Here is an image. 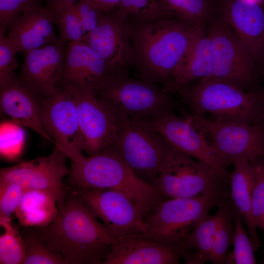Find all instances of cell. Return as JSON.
I'll use <instances>...</instances> for the list:
<instances>
[{
    "mask_svg": "<svg viewBox=\"0 0 264 264\" xmlns=\"http://www.w3.org/2000/svg\"><path fill=\"white\" fill-rule=\"evenodd\" d=\"M24 139V133L20 125L4 122L0 125V154L12 158L20 153Z\"/></svg>",
    "mask_w": 264,
    "mask_h": 264,
    "instance_id": "36",
    "label": "cell"
},
{
    "mask_svg": "<svg viewBox=\"0 0 264 264\" xmlns=\"http://www.w3.org/2000/svg\"><path fill=\"white\" fill-rule=\"evenodd\" d=\"M80 41L98 55L114 75L128 74L134 56L129 22L116 9L104 12L96 28Z\"/></svg>",
    "mask_w": 264,
    "mask_h": 264,
    "instance_id": "15",
    "label": "cell"
},
{
    "mask_svg": "<svg viewBox=\"0 0 264 264\" xmlns=\"http://www.w3.org/2000/svg\"></svg>",
    "mask_w": 264,
    "mask_h": 264,
    "instance_id": "45",
    "label": "cell"
},
{
    "mask_svg": "<svg viewBox=\"0 0 264 264\" xmlns=\"http://www.w3.org/2000/svg\"><path fill=\"white\" fill-rule=\"evenodd\" d=\"M94 5L105 12H109L116 9L121 0H89Z\"/></svg>",
    "mask_w": 264,
    "mask_h": 264,
    "instance_id": "40",
    "label": "cell"
},
{
    "mask_svg": "<svg viewBox=\"0 0 264 264\" xmlns=\"http://www.w3.org/2000/svg\"><path fill=\"white\" fill-rule=\"evenodd\" d=\"M129 22L132 65L139 78L164 84L187 52L199 26L169 17Z\"/></svg>",
    "mask_w": 264,
    "mask_h": 264,
    "instance_id": "2",
    "label": "cell"
},
{
    "mask_svg": "<svg viewBox=\"0 0 264 264\" xmlns=\"http://www.w3.org/2000/svg\"><path fill=\"white\" fill-rule=\"evenodd\" d=\"M260 166L261 168V170L263 173V175L264 176V154H263L261 160H260Z\"/></svg>",
    "mask_w": 264,
    "mask_h": 264,
    "instance_id": "42",
    "label": "cell"
},
{
    "mask_svg": "<svg viewBox=\"0 0 264 264\" xmlns=\"http://www.w3.org/2000/svg\"><path fill=\"white\" fill-rule=\"evenodd\" d=\"M256 164V179L252 194V214L253 221L264 232V176L260 163Z\"/></svg>",
    "mask_w": 264,
    "mask_h": 264,
    "instance_id": "38",
    "label": "cell"
},
{
    "mask_svg": "<svg viewBox=\"0 0 264 264\" xmlns=\"http://www.w3.org/2000/svg\"><path fill=\"white\" fill-rule=\"evenodd\" d=\"M219 210L208 215L193 229L179 247L181 258L187 264H203L209 262L219 220Z\"/></svg>",
    "mask_w": 264,
    "mask_h": 264,
    "instance_id": "26",
    "label": "cell"
},
{
    "mask_svg": "<svg viewBox=\"0 0 264 264\" xmlns=\"http://www.w3.org/2000/svg\"><path fill=\"white\" fill-rule=\"evenodd\" d=\"M114 146L136 176L152 186L172 148L147 124L128 118Z\"/></svg>",
    "mask_w": 264,
    "mask_h": 264,
    "instance_id": "9",
    "label": "cell"
},
{
    "mask_svg": "<svg viewBox=\"0 0 264 264\" xmlns=\"http://www.w3.org/2000/svg\"><path fill=\"white\" fill-rule=\"evenodd\" d=\"M57 206L52 222L34 227L41 238L63 256L66 264H102L112 250L115 237L72 190Z\"/></svg>",
    "mask_w": 264,
    "mask_h": 264,
    "instance_id": "1",
    "label": "cell"
},
{
    "mask_svg": "<svg viewBox=\"0 0 264 264\" xmlns=\"http://www.w3.org/2000/svg\"><path fill=\"white\" fill-rule=\"evenodd\" d=\"M25 190L18 183L0 178V222L11 220Z\"/></svg>",
    "mask_w": 264,
    "mask_h": 264,
    "instance_id": "34",
    "label": "cell"
},
{
    "mask_svg": "<svg viewBox=\"0 0 264 264\" xmlns=\"http://www.w3.org/2000/svg\"><path fill=\"white\" fill-rule=\"evenodd\" d=\"M144 122L171 147L208 165L228 183V165L187 118L170 110Z\"/></svg>",
    "mask_w": 264,
    "mask_h": 264,
    "instance_id": "13",
    "label": "cell"
},
{
    "mask_svg": "<svg viewBox=\"0 0 264 264\" xmlns=\"http://www.w3.org/2000/svg\"><path fill=\"white\" fill-rule=\"evenodd\" d=\"M67 156L58 146L46 156L38 157L11 167L1 168L0 178L18 183L25 189L49 192L62 204L66 195L64 177L68 174Z\"/></svg>",
    "mask_w": 264,
    "mask_h": 264,
    "instance_id": "16",
    "label": "cell"
},
{
    "mask_svg": "<svg viewBox=\"0 0 264 264\" xmlns=\"http://www.w3.org/2000/svg\"><path fill=\"white\" fill-rule=\"evenodd\" d=\"M75 5L85 35L96 28L105 12L89 0H81Z\"/></svg>",
    "mask_w": 264,
    "mask_h": 264,
    "instance_id": "39",
    "label": "cell"
},
{
    "mask_svg": "<svg viewBox=\"0 0 264 264\" xmlns=\"http://www.w3.org/2000/svg\"><path fill=\"white\" fill-rule=\"evenodd\" d=\"M218 208L220 217L209 262L214 264H225L233 242L234 207L231 199L227 197Z\"/></svg>",
    "mask_w": 264,
    "mask_h": 264,
    "instance_id": "28",
    "label": "cell"
},
{
    "mask_svg": "<svg viewBox=\"0 0 264 264\" xmlns=\"http://www.w3.org/2000/svg\"><path fill=\"white\" fill-rule=\"evenodd\" d=\"M116 10L132 22H148L164 17L159 0H121Z\"/></svg>",
    "mask_w": 264,
    "mask_h": 264,
    "instance_id": "32",
    "label": "cell"
},
{
    "mask_svg": "<svg viewBox=\"0 0 264 264\" xmlns=\"http://www.w3.org/2000/svg\"><path fill=\"white\" fill-rule=\"evenodd\" d=\"M252 0L255 1L256 2H257L259 3L264 4V0Z\"/></svg>",
    "mask_w": 264,
    "mask_h": 264,
    "instance_id": "43",
    "label": "cell"
},
{
    "mask_svg": "<svg viewBox=\"0 0 264 264\" xmlns=\"http://www.w3.org/2000/svg\"><path fill=\"white\" fill-rule=\"evenodd\" d=\"M52 10L43 6L23 12L13 19L6 29V37L26 53L60 40L55 31Z\"/></svg>",
    "mask_w": 264,
    "mask_h": 264,
    "instance_id": "22",
    "label": "cell"
},
{
    "mask_svg": "<svg viewBox=\"0 0 264 264\" xmlns=\"http://www.w3.org/2000/svg\"><path fill=\"white\" fill-rule=\"evenodd\" d=\"M45 126L55 142L71 161L85 156L73 93L56 86L41 97Z\"/></svg>",
    "mask_w": 264,
    "mask_h": 264,
    "instance_id": "14",
    "label": "cell"
},
{
    "mask_svg": "<svg viewBox=\"0 0 264 264\" xmlns=\"http://www.w3.org/2000/svg\"><path fill=\"white\" fill-rule=\"evenodd\" d=\"M75 4L51 9L54 24L59 28V38L68 44L80 41L85 35Z\"/></svg>",
    "mask_w": 264,
    "mask_h": 264,
    "instance_id": "33",
    "label": "cell"
},
{
    "mask_svg": "<svg viewBox=\"0 0 264 264\" xmlns=\"http://www.w3.org/2000/svg\"><path fill=\"white\" fill-rule=\"evenodd\" d=\"M229 175L230 199L234 208L246 225L255 251L261 246L257 227L252 218V194L256 179V164L246 161H237Z\"/></svg>",
    "mask_w": 264,
    "mask_h": 264,
    "instance_id": "24",
    "label": "cell"
},
{
    "mask_svg": "<svg viewBox=\"0 0 264 264\" xmlns=\"http://www.w3.org/2000/svg\"><path fill=\"white\" fill-rule=\"evenodd\" d=\"M213 71L210 39L204 26H199L189 48L162 88L169 93H177L196 81L212 77Z\"/></svg>",
    "mask_w": 264,
    "mask_h": 264,
    "instance_id": "23",
    "label": "cell"
},
{
    "mask_svg": "<svg viewBox=\"0 0 264 264\" xmlns=\"http://www.w3.org/2000/svg\"><path fill=\"white\" fill-rule=\"evenodd\" d=\"M177 93L192 113H209L225 122L264 123L263 93L212 77L198 80Z\"/></svg>",
    "mask_w": 264,
    "mask_h": 264,
    "instance_id": "4",
    "label": "cell"
},
{
    "mask_svg": "<svg viewBox=\"0 0 264 264\" xmlns=\"http://www.w3.org/2000/svg\"><path fill=\"white\" fill-rule=\"evenodd\" d=\"M179 250L143 237L140 234L115 237L112 250L102 264H177Z\"/></svg>",
    "mask_w": 264,
    "mask_h": 264,
    "instance_id": "21",
    "label": "cell"
},
{
    "mask_svg": "<svg viewBox=\"0 0 264 264\" xmlns=\"http://www.w3.org/2000/svg\"><path fill=\"white\" fill-rule=\"evenodd\" d=\"M0 224L4 229L0 237V264H22L25 247L18 228L12 220L0 221Z\"/></svg>",
    "mask_w": 264,
    "mask_h": 264,
    "instance_id": "31",
    "label": "cell"
},
{
    "mask_svg": "<svg viewBox=\"0 0 264 264\" xmlns=\"http://www.w3.org/2000/svg\"><path fill=\"white\" fill-rule=\"evenodd\" d=\"M20 52L18 44L5 35H0V86L16 76L18 66L16 54Z\"/></svg>",
    "mask_w": 264,
    "mask_h": 264,
    "instance_id": "35",
    "label": "cell"
},
{
    "mask_svg": "<svg viewBox=\"0 0 264 264\" xmlns=\"http://www.w3.org/2000/svg\"><path fill=\"white\" fill-rule=\"evenodd\" d=\"M21 234L25 247L22 264H66L63 256L53 250L34 227H23Z\"/></svg>",
    "mask_w": 264,
    "mask_h": 264,
    "instance_id": "29",
    "label": "cell"
},
{
    "mask_svg": "<svg viewBox=\"0 0 264 264\" xmlns=\"http://www.w3.org/2000/svg\"><path fill=\"white\" fill-rule=\"evenodd\" d=\"M227 196L223 190L191 198H164L146 217V231L140 234L179 250L195 227Z\"/></svg>",
    "mask_w": 264,
    "mask_h": 264,
    "instance_id": "5",
    "label": "cell"
},
{
    "mask_svg": "<svg viewBox=\"0 0 264 264\" xmlns=\"http://www.w3.org/2000/svg\"><path fill=\"white\" fill-rule=\"evenodd\" d=\"M95 95L119 114L138 122L173 110L176 105L169 93L156 84L128 74L113 76Z\"/></svg>",
    "mask_w": 264,
    "mask_h": 264,
    "instance_id": "6",
    "label": "cell"
},
{
    "mask_svg": "<svg viewBox=\"0 0 264 264\" xmlns=\"http://www.w3.org/2000/svg\"><path fill=\"white\" fill-rule=\"evenodd\" d=\"M263 100H264V92H263Z\"/></svg>",
    "mask_w": 264,
    "mask_h": 264,
    "instance_id": "44",
    "label": "cell"
},
{
    "mask_svg": "<svg viewBox=\"0 0 264 264\" xmlns=\"http://www.w3.org/2000/svg\"><path fill=\"white\" fill-rule=\"evenodd\" d=\"M41 0H0V35H4L11 21L27 10L42 6Z\"/></svg>",
    "mask_w": 264,
    "mask_h": 264,
    "instance_id": "37",
    "label": "cell"
},
{
    "mask_svg": "<svg viewBox=\"0 0 264 264\" xmlns=\"http://www.w3.org/2000/svg\"><path fill=\"white\" fill-rule=\"evenodd\" d=\"M68 184L72 188L121 192L140 207L145 218L165 198L154 187L136 176L114 146L79 161H71Z\"/></svg>",
    "mask_w": 264,
    "mask_h": 264,
    "instance_id": "3",
    "label": "cell"
},
{
    "mask_svg": "<svg viewBox=\"0 0 264 264\" xmlns=\"http://www.w3.org/2000/svg\"><path fill=\"white\" fill-rule=\"evenodd\" d=\"M81 0H50L48 6L52 10L60 8L76 3Z\"/></svg>",
    "mask_w": 264,
    "mask_h": 264,
    "instance_id": "41",
    "label": "cell"
},
{
    "mask_svg": "<svg viewBox=\"0 0 264 264\" xmlns=\"http://www.w3.org/2000/svg\"><path fill=\"white\" fill-rule=\"evenodd\" d=\"M225 179L209 166L172 147L152 184L165 198H187L224 190Z\"/></svg>",
    "mask_w": 264,
    "mask_h": 264,
    "instance_id": "7",
    "label": "cell"
},
{
    "mask_svg": "<svg viewBox=\"0 0 264 264\" xmlns=\"http://www.w3.org/2000/svg\"><path fill=\"white\" fill-rule=\"evenodd\" d=\"M207 30L211 44L212 77L248 90L258 75V64L225 21L216 13Z\"/></svg>",
    "mask_w": 264,
    "mask_h": 264,
    "instance_id": "10",
    "label": "cell"
},
{
    "mask_svg": "<svg viewBox=\"0 0 264 264\" xmlns=\"http://www.w3.org/2000/svg\"><path fill=\"white\" fill-rule=\"evenodd\" d=\"M243 220L234 207V234L232 251L229 252L225 264H255L254 248Z\"/></svg>",
    "mask_w": 264,
    "mask_h": 264,
    "instance_id": "30",
    "label": "cell"
},
{
    "mask_svg": "<svg viewBox=\"0 0 264 264\" xmlns=\"http://www.w3.org/2000/svg\"><path fill=\"white\" fill-rule=\"evenodd\" d=\"M1 112L55 144L44 123L41 97L16 75L0 86Z\"/></svg>",
    "mask_w": 264,
    "mask_h": 264,
    "instance_id": "19",
    "label": "cell"
},
{
    "mask_svg": "<svg viewBox=\"0 0 264 264\" xmlns=\"http://www.w3.org/2000/svg\"><path fill=\"white\" fill-rule=\"evenodd\" d=\"M72 93L83 152L89 156L114 146L119 131L127 118L94 94L80 91Z\"/></svg>",
    "mask_w": 264,
    "mask_h": 264,
    "instance_id": "11",
    "label": "cell"
},
{
    "mask_svg": "<svg viewBox=\"0 0 264 264\" xmlns=\"http://www.w3.org/2000/svg\"><path fill=\"white\" fill-rule=\"evenodd\" d=\"M114 75L98 55L78 41L67 44L63 72L57 86L71 92L95 94Z\"/></svg>",
    "mask_w": 264,
    "mask_h": 264,
    "instance_id": "17",
    "label": "cell"
},
{
    "mask_svg": "<svg viewBox=\"0 0 264 264\" xmlns=\"http://www.w3.org/2000/svg\"><path fill=\"white\" fill-rule=\"evenodd\" d=\"M71 188L114 237L145 232L142 210L126 194L113 189Z\"/></svg>",
    "mask_w": 264,
    "mask_h": 264,
    "instance_id": "12",
    "label": "cell"
},
{
    "mask_svg": "<svg viewBox=\"0 0 264 264\" xmlns=\"http://www.w3.org/2000/svg\"><path fill=\"white\" fill-rule=\"evenodd\" d=\"M223 19L258 64L264 63V4L252 0H214Z\"/></svg>",
    "mask_w": 264,
    "mask_h": 264,
    "instance_id": "18",
    "label": "cell"
},
{
    "mask_svg": "<svg viewBox=\"0 0 264 264\" xmlns=\"http://www.w3.org/2000/svg\"><path fill=\"white\" fill-rule=\"evenodd\" d=\"M183 116L211 139V146L228 166L239 161L255 165L264 154V123L250 124L210 120L181 111Z\"/></svg>",
    "mask_w": 264,
    "mask_h": 264,
    "instance_id": "8",
    "label": "cell"
},
{
    "mask_svg": "<svg viewBox=\"0 0 264 264\" xmlns=\"http://www.w3.org/2000/svg\"><path fill=\"white\" fill-rule=\"evenodd\" d=\"M58 212L55 195L46 191L25 189L14 214L22 227H43L52 222Z\"/></svg>",
    "mask_w": 264,
    "mask_h": 264,
    "instance_id": "25",
    "label": "cell"
},
{
    "mask_svg": "<svg viewBox=\"0 0 264 264\" xmlns=\"http://www.w3.org/2000/svg\"><path fill=\"white\" fill-rule=\"evenodd\" d=\"M163 16L204 26L216 14L214 0H159Z\"/></svg>",
    "mask_w": 264,
    "mask_h": 264,
    "instance_id": "27",
    "label": "cell"
},
{
    "mask_svg": "<svg viewBox=\"0 0 264 264\" xmlns=\"http://www.w3.org/2000/svg\"><path fill=\"white\" fill-rule=\"evenodd\" d=\"M67 43L60 39L25 53L20 77L40 96L57 85L63 70Z\"/></svg>",
    "mask_w": 264,
    "mask_h": 264,
    "instance_id": "20",
    "label": "cell"
}]
</instances>
